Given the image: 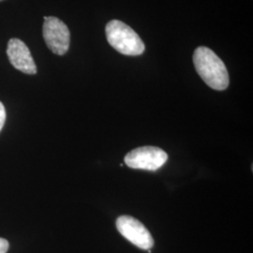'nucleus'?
<instances>
[{"instance_id": "obj_1", "label": "nucleus", "mask_w": 253, "mask_h": 253, "mask_svg": "<svg viewBox=\"0 0 253 253\" xmlns=\"http://www.w3.org/2000/svg\"><path fill=\"white\" fill-rule=\"evenodd\" d=\"M193 64L200 77L209 87L225 90L229 86V73L223 61L211 49L200 46L193 54Z\"/></svg>"}, {"instance_id": "obj_7", "label": "nucleus", "mask_w": 253, "mask_h": 253, "mask_svg": "<svg viewBox=\"0 0 253 253\" xmlns=\"http://www.w3.org/2000/svg\"><path fill=\"white\" fill-rule=\"evenodd\" d=\"M6 121V110L3 103L0 101V131L5 124Z\"/></svg>"}, {"instance_id": "obj_5", "label": "nucleus", "mask_w": 253, "mask_h": 253, "mask_svg": "<svg viewBox=\"0 0 253 253\" xmlns=\"http://www.w3.org/2000/svg\"><path fill=\"white\" fill-rule=\"evenodd\" d=\"M117 229L130 243L141 250L153 248L154 239L146 227L138 219L130 216H120L117 219Z\"/></svg>"}, {"instance_id": "obj_2", "label": "nucleus", "mask_w": 253, "mask_h": 253, "mask_svg": "<svg viewBox=\"0 0 253 253\" xmlns=\"http://www.w3.org/2000/svg\"><path fill=\"white\" fill-rule=\"evenodd\" d=\"M109 44L118 53L136 56L145 52V46L135 31L119 20L110 21L105 27Z\"/></svg>"}, {"instance_id": "obj_8", "label": "nucleus", "mask_w": 253, "mask_h": 253, "mask_svg": "<svg viewBox=\"0 0 253 253\" xmlns=\"http://www.w3.org/2000/svg\"><path fill=\"white\" fill-rule=\"evenodd\" d=\"M9 244L8 240L0 238V253H7L9 251Z\"/></svg>"}, {"instance_id": "obj_4", "label": "nucleus", "mask_w": 253, "mask_h": 253, "mask_svg": "<svg viewBox=\"0 0 253 253\" xmlns=\"http://www.w3.org/2000/svg\"><path fill=\"white\" fill-rule=\"evenodd\" d=\"M42 27L47 47L55 54L63 55L69 51L71 33L66 24L54 16H44Z\"/></svg>"}, {"instance_id": "obj_3", "label": "nucleus", "mask_w": 253, "mask_h": 253, "mask_svg": "<svg viewBox=\"0 0 253 253\" xmlns=\"http://www.w3.org/2000/svg\"><path fill=\"white\" fill-rule=\"evenodd\" d=\"M168 161V155L160 147L142 146L126 154L125 163L132 169L156 171Z\"/></svg>"}, {"instance_id": "obj_6", "label": "nucleus", "mask_w": 253, "mask_h": 253, "mask_svg": "<svg viewBox=\"0 0 253 253\" xmlns=\"http://www.w3.org/2000/svg\"><path fill=\"white\" fill-rule=\"evenodd\" d=\"M7 55L10 64L26 74H36L37 66L27 44L17 38L10 39L7 47Z\"/></svg>"}, {"instance_id": "obj_9", "label": "nucleus", "mask_w": 253, "mask_h": 253, "mask_svg": "<svg viewBox=\"0 0 253 253\" xmlns=\"http://www.w3.org/2000/svg\"><path fill=\"white\" fill-rule=\"evenodd\" d=\"M0 1H4V0H0Z\"/></svg>"}]
</instances>
